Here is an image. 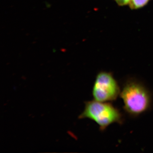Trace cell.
<instances>
[{
    "label": "cell",
    "mask_w": 153,
    "mask_h": 153,
    "mask_svg": "<svg viewBox=\"0 0 153 153\" xmlns=\"http://www.w3.org/2000/svg\"><path fill=\"white\" fill-rule=\"evenodd\" d=\"M120 95L123 101L124 109L133 116L146 112L152 103L149 91L144 85L135 80L126 82Z\"/></svg>",
    "instance_id": "cell-1"
},
{
    "label": "cell",
    "mask_w": 153,
    "mask_h": 153,
    "mask_svg": "<svg viewBox=\"0 0 153 153\" xmlns=\"http://www.w3.org/2000/svg\"><path fill=\"white\" fill-rule=\"evenodd\" d=\"M79 119H88L95 122L101 131L112 124H122V115L117 108L109 102L96 100L85 102L84 110L78 117Z\"/></svg>",
    "instance_id": "cell-2"
},
{
    "label": "cell",
    "mask_w": 153,
    "mask_h": 153,
    "mask_svg": "<svg viewBox=\"0 0 153 153\" xmlns=\"http://www.w3.org/2000/svg\"><path fill=\"white\" fill-rule=\"evenodd\" d=\"M92 92L94 100L109 102L117 99L121 90L112 73L102 71L97 75Z\"/></svg>",
    "instance_id": "cell-3"
},
{
    "label": "cell",
    "mask_w": 153,
    "mask_h": 153,
    "mask_svg": "<svg viewBox=\"0 0 153 153\" xmlns=\"http://www.w3.org/2000/svg\"><path fill=\"white\" fill-rule=\"evenodd\" d=\"M150 0H131L129 6L132 10H138L147 4Z\"/></svg>",
    "instance_id": "cell-4"
},
{
    "label": "cell",
    "mask_w": 153,
    "mask_h": 153,
    "mask_svg": "<svg viewBox=\"0 0 153 153\" xmlns=\"http://www.w3.org/2000/svg\"><path fill=\"white\" fill-rule=\"evenodd\" d=\"M119 6H124L129 4L131 0H115Z\"/></svg>",
    "instance_id": "cell-5"
}]
</instances>
